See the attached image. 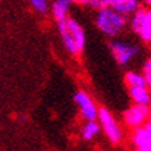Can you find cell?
<instances>
[{
  "instance_id": "obj_8",
  "label": "cell",
  "mask_w": 151,
  "mask_h": 151,
  "mask_svg": "<svg viewBox=\"0 0 151 151\" xmlns=\"http://www.w3.org/2000/svg\"><path fill=\"white\" fill-rule=\"evenodd\" d=\"M107 7L126 17V15H133L137 11L140 9V3L137 0H107Z\"/></svg>"
},
{
  "instance_id": "obj_12",
  "label": "cell",
  "mask_w": 151,
  "mask_h": 151,
  "mask_svg": "<svg viewBox=\"0 0 151 151\" xmlns=\"http://www.w3.org/2000/svg\"><path fill=\"white\" fill-rule=\"evenodd\" d=\"M125 83L128 85L129 89L134 87H148L146 79L143 76V73L136 72V71H128L125 73Z\"/></svg>"
},
{
  "instance_id": "obj_16",
  "label": "cell",
  "mask_w": 151,
  "mask_h": 151,
  "mask_svg": "<svg viewBox=\"0 0 151 151\" xmlns=\"http://www.w3.org/2000/svg\"><path fill=\"white\" fill-rule=\"evenodd\" d=\"M148 124H151V115H150V118H148Z\"/></svg>"
},
{
  "instance_id": "obj_9",
  "label": "cell",
  "mask_w": 151,
  "mask_h": 151,
  "mask_svg": "<svg viewBox=\"0 0 151 151\" xmlns=\"http://www.w3.org/2000/svg\"><path fill=\"white\" fill-rule=\"evenodd\" d=\"M67 28H68L69 33H71V37L73 39L75 42V45H76V49L78 51H81L85 49V45H86V32H85V29L81 24L76 21L75 18L72 17H69L67 19Z\"/></svg>"
},
{
  "instance_id": "obj_11",
  "label": "cell",
  "mask_w": 151,
  "mask_h": 151,
  "mask_svg": "<svg viewBox=\"0 0 151 151\" xmlns=\"http://www.w3.org/2000/svg\"><path fill=\"white\" fill-rule=\"evenodd\" d=\"M129 96L132 99L134 104L139 105H148L151 103V92L148 87H134V89H129Z\"/></svg>"
},
{
  "instance_id": "obj_15",
  "label": "cell",
  "mask_w": 151,
  "mask_h": 151,
  "mask_svg": "<svg viewBox=\"0 0 151 151\" xmlns=\"http://www.w3.org/2000/svg\"><path fill=\"white\" fill-rule=\"evenodd\" d=\"M143 76L146 79V82L148 86H151V58H148L143 65Z\"/></svg>"
},
{
  "instance_id": "obj_17",
  "label": "cell",
  "mask_w": 151,
  "mask_h": 151,
  "mask_svg": "<svg viewBox=\"0 0 151 151\" xmlns=\"http://www.w3.org/2000/svg\"><path fill=\"white\" fill-rule=\"evenodd\" d=\"M150 108H151V103H150Z\"/></svg>"
},
{
  "instance_id": "obj_5",
  "label": "cell",
  "mask_w": 151,
  "mask_h": 151,
  "mask_svg": "<svg viewBox=\"0 0 151 151\" xmlns=\"http://www.w3.org/2000/svg\"><path fill=\"white\" fill-rule=\"evenodd\" d=\"M73 101L78 107L79 112L82 115V118L85 119V122H92V121H97L99 119V111L100 107H97L90 94L85 90H78L73 94Z\"/></svg>"
},
{
  "instance_id": "obj_7",
  "label": "cell",
  "mask_w": 151,
  "mask_h": 151,
  "mask_svg": "<svg viewBox=\"0 0 151 151\" xmlns=\"http://www.w3.org/2000/svg\"><path fill=\"white\" fill-rule=\"evenodd\" d=\"M132 142L137 151H151V124L147 122L144 126L133 132Z\"/></svg>"
},
{
  "instance_id": "obj_2",
  "label": "cell",
  "mask_w": 151,
  "mask_h": 151,
  "mask_svg": "<svg viewBox=\"0 0 151 151\" xmlns=\"http://www.w3.org/2000/svg\"><path fill=\"white\" fill-rule=\"evenodd\" d=\"M99 124H100L103 132L105 133V136L108 137L111 143L114 144H118L122 137H124V130H122V126L119 125V122L115 119V116L112 115L108 108L105 107H100V111H99Z\"/></svg>"
},
{
  "instance_id": "obj_14",
  "label": "cell",
  "mask_w": 151,
  "mask_h": 151,
  "mask_svg": "<svg viewBox=\"0 0 151 151\" xmlns=\"http://www.w3.org/2000/svg\"><path fill=\"white\" fill-rule=\"evenodd\" d=\"M31 6L39 14H46L50 10V4H49V1H46V0H32Z\"/></svg>"
},
{
  "instance_id": "obj_1",
  "label": "cell",
  "mask_w": 151,
  "mask_h": 151,
  "mask_svg": "<svg viewBox=\"0 0 151 151\" xmlns=\"http://www.w3.org/2000/svg\"><path fill=\"white\" fill-rule=\"evenodd\" d=\"M96 27L110 37L118 36L126 27V17L121 15L110 7H104L96 14Z\"/></svg>"
},
{
  "instance_id": "obj_4",
  "label": "cell",
  "mask_w": 151,
  "mask_h": 151,
  "mask_svg": "<svg viewBox=\"0 0 151 151\" xmlns=\"http://www.w3.org/2000/svg\"><path fill=\"white\" fill-rule=\"evenodd\" d=\"M130 28L143 42L151 43V9H140L132 15Z\"/></svg>"
},
{
  "instance_id": "obj_6",
  "label": "cell",
  "mask_w": 151,
  "mask_h": 151,
  "mask_svg": "<svg viewBox=\"0 0 151 151\" xmlns=\"http://www.w3.org/2000/svg\"><path fill=\"white\" fill-rule=\"evenodd\" d=\"M151 115V108L148 105H139L133 104L129 108H126L124 112V122L126 126L132 129H139L144 126L148 122V118Z\"/></svg>"
},
{
  "instance_id": "obj_13",
  "label": "cell",
  "mask_w": 151,
  "mask_h": 151,
  "mask_svg": "<svg viewBox=\"0 0 151 151\" xmlns=\"http://www.w3.org/2000/svg\"><path fill=\"white\" fill-rule=\"evenodd\" d=\"M100 124L97 121H92V122H85L83 126L81 128V136L85 140H92L100 133Z\"/></svg>"
},
{
  "instance_id": "obj_3",
  "label": "cell",
  "mask_w": 151,
  "mask_h": 151,
  "mask_svg": "<svg viewBox=\"0 0 151 151\" xmlns=\"http://www.w3.org/2000/svg\"><path fill=\"white\" fill-rule=\"evenodd\" d=\"M110 50L112 53L114 60L116 61V64L121 67H125L139 54L140 49L136 43L115 39L110 43Z\"/></svg>"
},
{
  "instance_id": "obj_10",
  "label": "cell",
  "mask_w": 151,
  "mask_h": 151,
  "mask_svg": "<svg viewBox=\"0 0 151 151\" xmlns=\"http://www.w3.org/2000/svg\"><path fill=\"white\" fill-rule=\"evenodd\" d=\"M69 7H71V1L69 0H57L51 4V14L54 17L55 22H63L68 19Z\"/></svg>"
}]
</instances>
